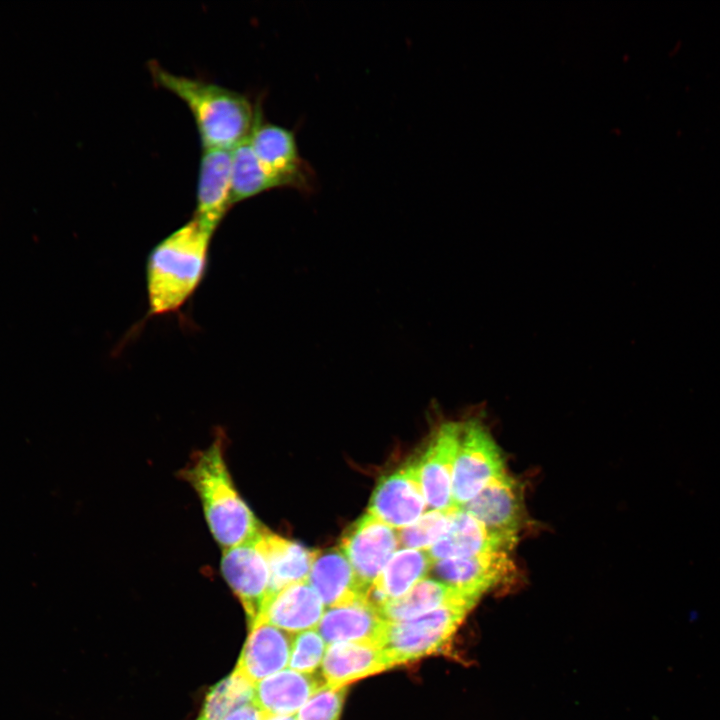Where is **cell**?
<instances>
[{"label": "cell", "instance_id": "1", "mask_svg": "<svg viewBox=\"0 0 720 720\" xmlns=\"http://www.w3.org/2000/svg\"><path fill=\"white\" fill-rule=\"evenodd\" d=\"M148 69L159 87L189 108L203 149L232 150L247 139L257 106L246 95L214 82L173 74L155 61Z\"/></svg>", "mask_w": 720, "mask_h": 720}, {"label": "cell", "instance_id": "2", "mask_svg": "<svg viewBox=\"0 0 720 720\" xmlns=\"http://www.w3.org/2000/svg\"><path fill=\"white\" fill-rule=\"evenodd\" d=\"M211 237L192 218L152 248L146 265L150 315L175 312L192 296L206 271Z\"/></svg>", "mask_w": 720, "mask_h": 720}, {"label": "cell", "instance_id": "3", "mask_svg": "<svg viewBox=\"0 0 720 720\" xmlns=\"http://www.w3.org/2000/svg\"><path fill=\"white\" fill-rule=\"evenodd\" d=\"M182 475L197 492L209 529L220 546L234 547L259 533L262 527L233 484L221 439L194 455Z\"/></svg>", "mask_w": 720, "mask_h": 720}, {"label": "cell", "instance_id": "4", "mask_svg": "<svg viewBox=\"0 0 720 720\" xmlns=\"http://www.w3.org/2000/svg\"><path fill=\"white\" fill-rule=\"evenodd\" d=\"M473 607L452 604L410 620L388 621L380 647L392 667L440 651Z\"/></svg>", "mask_w": 720, "mask_h": 720}, {"label": "cell", "instance_id": "5", "mask_svg": "<svg viewBox=\"0 0 720 720\" xmlns=\"http://www.w3.org/2000/svg\"><path fill=\"white\" fill-rule=\"evenodd\" d=\"M504 460L478 418L461 421L452 474V503L460 508L505 473Z\"/></svg>", "mask_w": 720, "mask_h": 720}, {"label": "cell", "instance_id": "6", "mask_svg": "<svg viewBox=\"0 0 720 720\" xmlns=\"http://www.w3.org/2000/svg\"><path fill=\"white\" fill-rule=\"evenodd\" d=\"M247 141L278 188L288 187L303 192L312 190V171L300 157L294 132L263 121L262 110L258 105Z\"/></svg>", "mask_w": 720, "mask_h": 720}, {"label": "cell", "instance_id": "7", "mask_svg": "<svg viewBox=\"0 0 720 720\" xmlns=\"http://www.w3.org/2000/svg\"><path fill=\"white\" fill-rule=\"evenodd\" d=\"M461 421L442 423L423 453L409 463L420 485L427 506L449 510L452 503V474Z\"/></svg>", "mask_w": 720, "mask_h": 720}, {"label": "cell", "instance_id": "8", "mask_svg": "<svg viewBox=\"0 0 720 720\" xmlns=\"http://www.w3.org/2000/svg\"><path fill=\"white\" fill-rule=\"evenodd\" d=\"M399 546L397 531L370 513L344 532L339 549L367 591Z\"/></svg>", "mask_w": 720, "mask_h": 720}, {"label": "cell", "instance_id": "9", "mask_svg": "<svg viewBox=\"0 0 720 720\" xmlns=\"http://www.w3.org/2000/svg\"><path fill=\"white\" fill-rule=\"evenodd\" d=\"M256 536L247 542L224 549L221 559L222 574L241 601L250 626L257 620L271 597L270 570L257 545Z\"/></svg>", "mask_w": 720, "mask_h": 720}, {"label": "cell", "instance_id": "10", "mask_svg": "<svg viewBox=\"0 0 720 720\" xmlns=\"http://www.w3.org/2000/svg\"><path fill=\"white\" fill-rule=\"evenodd\" d=\"M490 532L517 537L525 520L522 488L506 472L462 507Z\"/></svg>", "mask_w": 720, "mask_h": 720}, {"label": "cell", "instance_id": "11", "mask_svg": "<svg viewBox=\"0 0 720 720\" xmlns=\"http://www.w3.org/2000/svg\"><path fill=\"white\" fill-rule=\"evenodd\" d=\"M513 562L507 552H489L432 563V579L458 591L481 596L511 576Z\"/></svg>", "mask_w": 720, "mask_h": 720}, {"label": "cell", "instance_id": "12", "mask_svg": "<svg viewBox=\"0 0 720 720\" xmlns=\"http://www.w3.org/2000/svg\"><path fill=\"white\" fill-rule=\"evenodd\" d=\"M427 507L416 476L409 464L383 476L369 502V512L392 528L415 523Z\"/></svg>", "mask_w": 720, "mask_h": 720}, {"label": "cell", "instance_id": "13", "mask_svg": "<svg viewBox=\"0 0 720 720\" xmlns=\"http://www.w3.org/2000/svg\"><path fill=\"white\" fill-rule=\"evenodd\" d=\"M232 206L231 150L203 149L193 218L213 235Z\"/></svg>", "mask_w": 720, "mask_h": 720}, {"label": "cell", "instance_id": "14", "mask_svg": "<svg viewBox=\"0 0 720 720\" xmlns=\"http://www.w3.org/2000/svg\"><path fill=\"white\" fill-rule=\"evenodd\" d=\"M517 537L490 532L482 523L462 508L452 509L445 533L427 553L433 562L444 559L467 558L489 552H509Z\"/></svg>", "mask_w": 720, "mask_h": 720}, {"label": "cell", "instance_id": "15", "mask_svg": "<svg viewBox=\"0 0 720 720\" xmlns=\"http://www.w3.org/2000/svg\"><path fill=\"white\" fill-rule=\"evenodd\" d=\"M294 634L266 621H256L243 646L235 670L252 684L286 669Z\"/></svg>", "mask_w": 720, "mask_h": 720}, {"label": "cell", "instance_id": "16", "mask_svg": "<svg viewBox=\"0 0 720 720\" xmlns=\"http://www.w3.org/2000/svg\"><path fill=\"white\" fill-rule=\"evenodd\" d=\"M387 622L377 607L360 597L347 604L329 607L316 629L326 644L357 642L380 647Z\"/></svg>", "mask_w": 720, "mask_h": 720}, {"label": "cell", "instance_id": "17", "mask_svg": "<svg viewBox=\"0 0 720 720\" xmlns=\"http://www.w3.org/2000/svg\"><path fill=\"white\" fill-rule=\"evenodd\" d=\"M324 611L320 597L305 580L288 585L273 594L256 621H266L295 634L316 629Z\"/></svg>", "mask_w": 720, "mask_h": 720}, {"label": "cell", "instance_id": "18", "mask_svg": "<svg viewBox=\"0 0 720 720\" xmlns=\"http://www.w3.org/2000/svg\"><path fill=\"white\" fill-rule=\"evenodd\" d=\"M391 667L385 652L377 645L338 642L326 648L321 671L327 685L346 687L349 683Z\"/></svg>", "mask_w": 720, "mask_h": 720}, {"label": "cell", "instance_id": "19", "mask_svg": "<svg viewBox=\"0 0 720 720\" xmlns=\"http://www.w3.org/2000/svg\"><path fill=\"white\" fill-rule=\"evenodd\" d=\"M325 684L313 674L284 669L255 684L254 702L266 714L295 715Z\"/></svg>", "mask_w": 720, "mask_h": 720}, {"label": "cell", "instance_id": "20", "mask_svg": "<svg viewBox=\"0 0 720 720\" xmlns=\"http://www.w3.org/2000/svg\"><path fill=\"white\" fill-rule=\"evenodd\" d=\"M307 581L328 608L350 603L366 593L348 559L336 548L318 552Z\"/></svg>", "mask_w": 720, "mask_h": 720}, {"label": "cell", "instance_id": "21", "mask_svg": "<svg viewBox=\"0 0 720 720\" xmlns=\"http://www.w3.org/2000/svg\"><path fill=\"white\" fill-rule=\"evenodd\" d=\"M256 542L270 570L271 596L282 588L305 581L318 551L261 528Z\"/></svg>", "mask_w": 720, "mask_h": 720}, {"label": "cell", "instance_id": "22", "mask_svg": "<svg viewBox=\"0 0 720 720\" xmlns=\"http://www.w3.org/2000/svg\"><path fill=\"white\" fill-rule=\"evenodd\" d=\"M433 561L426 550L403 548L393 554L380 575L365 593V598L380 608L406 594L429 574Z\"/></svg>", "mask_w": 720, "mask_h": 720}, {"label": "cell", "instance_id": "23", "mask_svg": "<svg viewBox=\"0 0 720 720\" xmlns=\"http://www.w3.org/2000/svg\"><path fill=\"white\" fill-rule=\"evenodd\" d=\"M479 599L477 596L450 588L432 578H423L406 594L383 605L380 612L385 620L399 622L422 616L447 605L475 606Z\"/></svg>", "mask_w": 720, "mask_h": 720}, {"label": "cell", "instance_id": "24", "mask_svg": "<svg viewBox=\"0 0 720 720\" xmlns=\"http://www.w3.org/2000/svg\"><path fill=\"white\" fill-rule=\"evenodd\" d=\"M274 188H278L277 184L265 172L247 139L231 150V200L233 205Z\"/></svg>", "mask_w": 720, "mask_h": 720}, {"label": "cell", "instance_id": "25", "mask_svg": "<svg viewBox=\"0 0 720 720\" xmlns=\"http://www.w3.org/2000/svg\"><path fill=\"white\" fill-rule=\"evenodd\" d=\"M254 686L234 669L209 689L196 720H224L235 708L254 701Z\"/></svg>", "mask_w": 720, "mask_h": 720}, {"label": "cell", "instance_id": "26", "mask_svg": "<svg viewBox=\"0 0 720 720\" xmlns=\"http://www.w3.org/2000/svg\"><path fill=\"white\" fill-rule=\"evenodd\" d=\"M453 508L430 510L412 525L399 529V545L409 549H429L447 530Z\"/></svg>", "mask_w": 720, "mask_h": 720}, {"label": "cell", "instance_id": "27", "mask_svg": "<svg viewBox=\"0 0 720 720\" xmlns=\"http://www.w3.org/2000/svg\"><path fill=\"white\" fill-rule=\"evenodd\" d=\"M326 643L317 629L294 634L289 667L301 673L312 674L322 664Z\"/></svg>", "mask_w": 720, "mask_h": 720}, {"label": "cell", "instance_id": "28", "mask_svg": "<svg viewBox=\"0 0 720 720\" xmlns=\"http://www.w3.org/2000/svg\"><path fill=\"white\" fill-rule=\"evenodd\" d=\"M346 687L327 684L317 690L297 712V720H338L341 714Z\"/></svg>", "mask_w": 720, "mask_h": 720}, {"label": "cell", "instance_id": "29", "mask_svg": "<svg viewBox=\"0 0 720 720\" xmlns=\"http://www.w3.org/2000/svg\"><path fill=\"white\" fill-rule=\"evenodd\" d=\"M265 714L253 701L235 708L224 720H264Z\"/></svg>", "mask_w": 720, "mask_h": 720}, {"label": "cell", "instance_id": "30", "mask_svg": "<svg viewBox=\"0 0 720 720\" xmlns=\"http://www.w3.org/2000/svg\"><path fill=\"white\" fill-rule=\"evenodd\" d=\"M264 720H297L296 715L265 714Z\"/></svg>", "mask_w": 720, "mask_h": 720}]
</instances>
